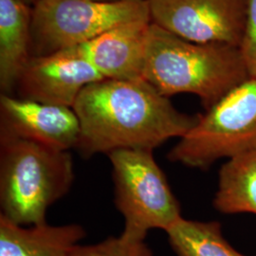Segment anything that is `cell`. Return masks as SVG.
<instances>
[{
  "label": "cell",
  "mask_w": 256,
  "mask_h": 256,
  "mask_svg": "<svg viewBox=\"0 0 256 256\" xmlns=\"http://www.w3.org/2000/svg\"><path fill=\"white\" fill-rule=\"evenodd\" d=\"M140 19L151 20L148 0H41L32 8L30 54H52L81 46L112 28Z\"/></svg>",
  "instance_id": "6"
},
{
  "label": "cell",
  "mask_w": 256,
  "mask_h": 256,
  "mask_svg": "<svg viewBox=\"0 0 256 256\" xmlns=\"http://www.w3.org/2000/svg\"><path fill=\"white\" fill-rule=\"evenodd\" d=\"M256 149V79L227 93L168 153L172 162L205 170L220 158Z\"/></svg>",
  "instance_id": "5"
},
{
  "label": "cell",
  "mask_w": 256,
  "mask_h": 256,
  "mask_svg": "<svg viewBox=\"0 0 256 256\" xmlns=\"http://www.w3.org/2000/svg\"><path fill=\"white\" fill-rule=\"evenodd\" d=\"M151 24L140 19L112 28L81 45L82 54L104 79L144 80Z\"/></svg>",
  "instance_id": "10"
},
{
  "label": "cell",
  "mask_w": 256,
  "mask_h": 256,
  "mask_svg": "<svg viewBox=\"0 0 256 256\" xmlns=\"http://www.w3.org/2000/svg\"><path fill=\"white\" fill-rule=\"evenodd\" d=\"M165 232L176 256H246L230 246L216 221L182 218Z\"/></svg>",
  "instance_id": "14"
},
{
  "label": "cell",
  "mask_w": 256,
  "mask_h": 256,
  "mask_svg": "<svg viewBox=\"0 0 256 256\" xmlns=\"http://www.w3.org/2000/svg\"><path fill=\"white\" fill-rule=\"evenodd\" d=\"M84 236L79 224L27 227L0 216V256H72Z\"/></svg>",
  "instance_id": "11"
},
{
  "label": "cell",
  "mask_w": 256,
  "mask_h": 256,
  "mask_svg": "<svg viewBox=\"0 0 256 256\" xmlns=\"http://www.w3.org/2000/svg\"><path fill=\"white\" fill-rule=\"evenodd\" d=\"M152 150L124 149L108 154L115 189V205L124 221V238L144 241L151 230L166 232L182 218Z\"/></svg>",
  "instance_id": "4"
},
{
  "label": "cell",
  "mask_w": 256,
  "mask_h": 256,
  "mask_svg": "<svg viewBox=\"0 0 256 256\" xmlns=\"http://www.w3.org/2000/svg\"><path fill=\"white\" fill-rule=\"evenodd\" d=\"M19 1H21V2H23V3H25V4H27V5H30V4H32L34 6L38 3L39 1H41V0H19Z\"/></svg>",
  "instance_id": "17"
},
{
  "label": "cell",
  "mask_w": 256,
  "mask_h": 256,
  "mask_svg": "<svg viewBox=\"0 0 256 256\" xmlns=\"http://www.w3.org/2000/svg\"><path fill=\"white\" fill-rule=\"evenodd\" d=\"M239 50L248 76L256 79V0H247L246 25Z\"/></svg>",
  "instance_id": "16"
},
{
  "label": "cell",
  "mask_w": 256,
  "mask_h": 256,
  "mask_svg": "<svg viewBox=\"0 0 256 256\" xmlns=\"http://www.w3.org/2000/svg\"><path fill=\"white\" fill-rule=\"evenodd\" d=\"M80 131L72 108L0 95V138H21L70 151L77 147Z\"/></svg>",
  "instance_id": "9"
},
{
  "label": "cell",
  "mask_w": 256,
  "mask_h": 256,
  "mask_svg": "<svg viewBox=\"0 0 256 256\" xmlns=\"http://www.w3.org/2000/svg\"><path fill=\"white\" fill-rule=\"evenodd\" d=\"M72 108L81 128L76 149L86 158L124 149L154 151L183 137L200 117L178 111L146 80L93 82Z\"/></svg>",
  "instance_id": "1"
},
{
  "label": "cell",
  "mask_w": 256,
  "mask_h": 256,
  "mask_svg": "<svg viewBox=\"0 0 256 256\" xmlns=\"http://www.w3.org/2000/svg\"><path fill=\"white\" fill-rule=\"evenodd\" d=\"M104 79L77 46L32 56L19 75L16 90L22 99L74 108L88 86Z\"/></svg>",
  "instance_id": "8"
},
{
  "label": "cell",
  "mask_w": 256,
  "mask_h": 256,
  "mask_svg": "<svg viewBox=\"0 0 256 256\" xmlns=\"http://www.w3.org/2000/svg\"><path fill=\"white\" fill-rule=\"evenodd\" d=\"M214 207L224 214H256V149L221 166Z\"/></svg>",
  "instance_id": "13"
},
{
  "label": "cell",
  "mask_w": 256,
  "mask_h": 256,
  "mask_svg": "<svg viewBox=\"0 0 256 256\" xmlns=\"http://www.w3.org/2000/svg\"><path fill=\"white\" fill-rule=\"evenodd\" d=\"M248 78L238 46L194 43L151 24L144 79L165 97L194 94L208 110Z\"/></svg>",
  "instance_id": "2"
},
{
  "label": "cell",
  "mask_w": 256,
  "mask_h": 256,
  "mask_svg": "<svg viewBox=\"0 0 256 256\" xmlns=\"http://www.w3.org/2000/svg\"><path fill=\"white\" fill-rule=\"evenodd\" d=\"M72 256H153L144 241H134L124 236H110L92 245H78Z\"/></svg>",
  "instance_id": "15"
},
{
  "label": "cell",
  "mask_w": 256,
  "mask_h": 256,
  "mask_svg": "<svg viewBox=\"0 0 256 256\" xmlns=\"http://www.w3.org/2000/svg\"><path fill=\"white\" fill-rule=\"evenodd\" d=\"M152 23L187 41L238 46L247 0H148Z\"/></svg>",
  "instance_id": "7"
},
{
  "label": "cell",
  "mask_w": 256,
  "mask_h": 256,
  "mask_svg": "<svg viewBox=\"0 0 256 256\" xmlns=\"http://www.w3.org/2000/svg\"><path fill=\"white\" fill-rule=\"evenodd\" d=\"M95 1H102V2H114V1H122V0H95Z\"/></svg>",
  "instance_id": "18"
},
{
  "label": "cell",
  "mask_w": 256,
  "mask_h": 256,
  "mask_svg": "<svg viewBox=\"0 0 256 256\" xmlns=\"http://www.w3.org/2000/svg\"><path fill=\"white\" fill-rule=\"evenodd\" d=\"M70 151L0 138V216L19 225L46 222V212L72 189Z\"/></svg>",
  "instance_id": "3"
},
{
  "label": "cell",
  "mask_w": 256,
  "mask_h": 256,
  "mask_svg": "<svg viewBox=\"0 0 256 256\" xmlns=\"http://www.w3.org/2000/svg\"><path fill=\"white\" fill-rule=\"evenodd\" d=\"M32 8L19 0H0V90L12 95L30 54Z\"/></svg>",
  "instance_id": "12"
}]
</instances>
